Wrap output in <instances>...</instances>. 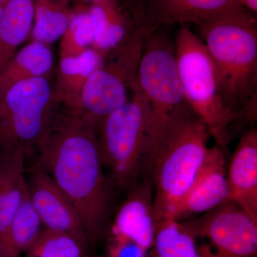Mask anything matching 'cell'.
<instances>
[{
	"mask_svg": "<svg viewBox=\"0 0 257 257\" xmlns=\"http://www.w3.org/2000/svg\"><path fill=\"white\" fill-rule=\"evenodd\" d=\"M53 63L54 57L49 45L30 42L18 51L0 74V97L22 81L45 77Z\"/></svg>",
	"mask_w": 257,
	"mask_h": 257,
	"instance_id": "obj_19",
	"label": "cell"
},
{
	"mask_svg": "<svg viewBox=\"0 0 257 257\" xmlns=\"http://www.w3.org/2000/svg\"><path fill=\"white\" fill-rule=\"evenodd\" d=\"M148 251L133 240L111 235L108 257H147Z\"/></svg>",
	"mask_w": 257,
	"mask_h": 257,
	"instance_id": "obj_25",
	"label": "cell"
},
{
	"mask_svg": "<svg viewBox=\"0 0 257 257\" xmlns=\"http://www.w3.org/2000/svg\"><path fill=\"white\" fill-rule=\"evenodd\" d=\"M106 54L88 48L80 55L60 59L54 95L57 104L79 112L81 94L87 79L105 62Z\"/></svg>",
	"mask_w": 257,
	"mask_h": 257,
	"instance_id": "obj_15",
	"label": "cell"
},
{
	"mask_svg": "<svg viewBox=\"0 0 257 257\" xmlns=\"http://www.w3.org/2000/svg\"><path fill=\"white\" fill-rule=\"evenodd\" d=\"M54 90L46 77L22 81L0 97V154L36 148L56 106Z\"/></svg>",
	"mask_w": 257,
	"mask_h": 257,
	"instance_id": "obj_7",
	"label": "cell"
},
{
	"mask_svg": "<svg viewBox=\"0 0 257 257\" xmlns=\"http://www.w3.org/2000/svg\"><path fill=\"white\" fill-rule=\"evenodd\" d=\"M98 126L87 115L64 108L62 113L55 111L37 147V165L72 203L89 243L104 232L111 197Z\"/></svg>",
	"mask_w": 257,
	"mask_h": 257,
	"instance_id": "obj_1",
	"label": "cell"
},
{
	"mask_svg": "<svg viewBox=\"0 0 257 257\" xmlns=\"http://www.w3.org/2000/svg\"><path fill=\"white\" fill-rule=\"evenodd\" d=\"M37 211L26 196L10 222L6 236L0 243V257H18L27 252L43 228Z\"/></svg>",
	"mask_w": 257,
	"mask_h": 257,
	"instance_id": "obj_20",
	"label": "cell"
},
{
	"mask_svg": "<svg viewBox=\"0 0 257 257\" xmlns=\"http://www.w3.org/2000/svg\"><path fill=\"white\" fill-rule=\"evenodd\" d=\"M72 15L59 0H34L32 41L50 45L61 39Z\"/></svg>",
	"mask_w": 257,
	"mask_h": 257,
	"instance_id": "obj_22",
	"label": "cell"
},
{
	"mask_svg": "<svg viewBox=\"0 0 257 257\" xmlns=\"http://www.w3.org/2000/svg\"><path fill=\"white\" fill-rule=\"evenodd\" d=\"M137 80L149 102L143 173L150 178L157 155L194 114L179 79L175 47L163 35L147 37Z\"/></svg>",
	"mask_w": 257,
	"mask_h": 257,
	"instance_id": "obj_2",
	"label": "cell"
},
{
	"mask_svg": "<svg viewBox=\"0 0 257 257\" xmlns=\"http://www.w3.org/2000/svg\"><path fill=\"white\" fill-rule=\"evenodd\" d=\"M93 30L89 10L73 15L61 37L60 59L80 55L92 47Z\"/></svg>",
	"mask_w": 257,
	"mask_h": 257,
	"instance_id": "obj_24",
	"label": "cell"
},
{
	"mask_svg": "<svg viewBox=\"0 0 257 257\" xmlns=\"http://www.w3.org/2000/svg\"><path fill=\"white\" fill-rule=\"evenodd\" d=\"M209 257H256L257 219L234 203H223L202 215L179 221Z\"/></svg>",
	"mask_w": 257,
	"mask_h": 257,
	"instance_id": "obj_9",
	"label": "cell"
},
{
	"mask_svg": "<svg viewBox=\"0 0 257 257\" xmlns=\"http://www.w3.org/2000/svg\"><path fill=\"white\" fill-rule=\"evenodd\" d=\"M5 5L3 4V3H0V20H1L2 16H3V11H4Z\"/></svg>",
	"mask_w": 257,
	"mask_h": 257,
	"instance_id": "obj_27",
	"label": "cell"
},
{
	"mask_svg": "<svg viewBox=\"0 0 257 257\" xmlns=\"http://www.w3.org/2000/svg\"><path fill=\"white\" fill-rule=\"evenodd\" d=\"M135 26L147 37L163 26L194 23L198 27L228 19L254 18L238 0H138Z\"/></svg>",
	"mask_w": 257,
	"mask_h": 257,
	"instance_id": "obj_10",
	"label": "cell"
},
{
	"mask_svg": "<svg viewBox=\"0 0 257 257\" xmlns=\"http://www.w3.org/2000/svg\"><path fill=\"white\" fill-rule=\"evenodd\" d=\"M147 38L145 32L135 27L130 36L115 49L111 60L91 74L83 87L79 113L99 124L127 101Z\"/></svg>",
	"mask_w": 257,
	"mask_h": 257,
	"instance_id": "obj_8",
	"label": "cell"
},
{
	"mask_svg": "<svg viewBox=\"0 0 257 257\" xmlns=\"http://www.w3.org/2000/svg\"><path fill=\"white\" fill-rule=\"evenodd\" d=\"M131 98L101 120L98 137L105 170L118 185L127 186L143 172L149 102L135 79Z\"/></svg>",
	"mask_w": 257,
	"mask_h": 257,
	"instance_id": "obj_6",
	"label": "cell"
},
{
	"mask_svg": "<svg viewBox=\"0 0 257 257\" xmlns=\"http://www.w3.org/2000/svg\"><path fill=\"white\" fill-rule=\"evenodd\" d=\"M8 0H0V3H3V4H6L8 3Z\"/></svg>",
	"mask_w": 257,
	"mask_h": 257,
	"instance_id": "obj_30",
	"label": "cell"
},
{
	"mask_svg": "<svg viewBox=\"0 0 257 257\" xmlns=\"http://www.w3.org/2000/svg\"><path fill=\"white\" fill-rule=\"evenodd\" d=\"M229 110L254 107L257 91L256 18L228 19L199 27Z\"/></svg>",
	"mask_w": 257,
	"mask_h": 257,
	"instance_id": "obj_3",
	"label": "cell"
},
{
	"mask_svg": "<svg viewBox=\"0 0 257 257\" xmlns=\"http://www.w3.org/2000/svg\"><path fill=\"white\" fill-rule=\"evenodd\" d=\"M152 253L157 257H209L201 245L179 221H157Z\"/></svg>",
	"mask_w": 257,
	"mask_h": 257,
	"instance_id": "obj_21",
	"label": "cell"
},
{
	"mask_svg": "<svg viewBox=\"0 0 257 257\" xmlns=\"http://www.w3.org/2000/svg\"><path fill=\"white\" fill-rule=\"evenodd\" d=\"M23 152L0 154V243L28 192Z\"/></svg>",
	"mask_w": 257,
	"mask_h": 257,
	"instance_id": "obj_16",
	"label": "cell"
},
{
	"mask_svg": "<svg viewBox=\"0 0 257 257\" xmlns=\"http://www.w3.org/2000/svg\"><path fill=\"white\" fill-rule=\"evenodd\" d=\"M87 248L72 235L43 228L27 257H86Z\"/></svg>",
	"mask_w": 257,
	"mask_h": 257,
	"instance_id": "obj_23",
	"label": "cell"
},
{
	"mask_svg": "<svg viewBox=\"0 0 257 257\" xmlns=\"http://www.w3.org/2000/svg\"><path fill=\"white\" fill-rule=\"evenodd\" d=\"M147 257H157L156 255L155 254V253H153L152 252V251H150V253H148V256Z\"/></svg>",
	"mask_w": 257,
	"mask_h": 257,
	"instance_id": "obj_29",
	"label": "cell"
},
{
	"mask_svg": "<svg viewBox=\"0 0 257 257\" xmlns=\"http://www.w3.org/2000/svg\"><path fill=\"white\" fill-rule=\"evenodd\" d=\"M29 197L45 229L72 235L88 246L87 235L72 203L39 166L28 180Z\"/></svg>",
	"mask_w": 257,
	"mask_h": 257,
	"instance_id": "obj_11",
	"label": "cell"
},
{
	"mask_svg": "<svg viewBox=\"0 0 257 257\" xmlns=\"http://www.w3.org/2000/svg\"><path fill=\"white\" fill-rule=\"evenodd\" d=\"M238 2L241 5H242L245 9L250 10V11L256 14L257 0H238Z\"/></svg>",
	"mask_w": 257,
	"mask_h": 257,
	"instance_id": "obj_26",
	"label": "cell"
},
{
	"mask_svg": "<svg viewBox=\"0 0 257 257\" xmlns=\"http://www.w3.org/2000/svg\"><path fill=\"white\" fill-rule=\"evenodd\" d=\"M175 52L179 79L189 107L206 124L216 146L225 152L231 140L230 124L239 114L224 104L215 66L205 45L185 25H181Z\"/></svg>",
	"mask_w": 257,
	"mask_h": 257,
	"instance_id": "obj_4",
	"label": "cell"
},
{
	"mask_svg": "<svg viewBox=\"0 0 257 257\" xmlns=\"http://www.w3.org/2000/svg\"><path fill=\"white\" fill-rule=\"evenodd\" d=\"M225 152L211 147L191 188L174 209L170 219L181 221L202 215L227 202V164Z\"/></svg>",
	"mask_w": 257,
	"mask_h": 257,
	"instance_id": "obj_12",
	"label": "cell"
},
{
	"mask_svg": "<svg viewBox=\"0 0 257 257\" xmlns=\"http://www.w3.org/2000/svg\"><path fill=\"white\" fill-rule=\"evenodd\" d=\"M156 226L151 180L146 178L118 208L111 235L133 240L150 251L155 241Z\"/></svg>",
	"mask_w": 257,
	"mask_h": 257,
	"instance_id": "obj_13",
	"label": "cell"
},
{
	"mask_svg": "<svg viewBox=\"0 0 257 257\" xmlns=\"http://www.w3.org/2000/svg\"><path fill=\"white\" fill-rule=\"evenodd\" d=\"M209 137L206 124L193 114L157 155L150 176L157 222L170 219L192 187L205 162Z\"/></svg>",
	"mask_w": 257,
	"mask_h": 257,
	"instance_id": "obj_5",
	"label": "cell"
},
{
	"mask_svg": "<svg viewBox=\"0 0 257 257\" xmlns=\"http://www.w3.org/2000/svg\"><path fill=\"white\" fill-rule=\"evenodd\" d=\"M227 202L257 219V133L250 130L239 140L227 165Z\"/></svg>",
	"mask_w": 257,
	"mask_h": 257,
	"instance_id": "obj_14",
	"label": "cell"
},
{
	"mask_svg": "<svg viewBox=\"0 0 257 257\" xmlns=\"http://www.w3.org/2000/svg\"><path fill=\"white\" fill-rule=\"evenodd\" d=\"M34 0H8L0 20V74L31 33Z\"/></svg>",
	"mask_w": 257,
	"mask_h": 257,
	"instance_id": "obj_17",
	"label": "cell"
},
{
	"mask_svg": "<svg viewBox=\"0 0 257 257\" xmlns=\"http://www.w3.org/2000/svg\"><path fill=\"white\" fill-rule=\"evenodd\" d=\"M59 1H60L62 4L65 5V6H67L72 0H59Z\"/></svg>",
	"mask_w": 257,
	"mask_h": 257,
	"instance_id": "obj_28",
	"label": "cell"
},
{
	"mask_svg": "<svg viewBox=\"0 0 257 257\" xmlns=\"http://www.w3.org/2000/svg\"><path fill=\"white\" fill-rule=\"evenodd\" d=\"M88 10L93 30L92 47L94 50L107 55L133 33L128 34L127 21L115 0H92Z\"/></svg>",
	"mask_w": 257,
	"mask_h": 257,
	"instance_id": "obj_18",
	"label": "cell"
}]
</instances>
